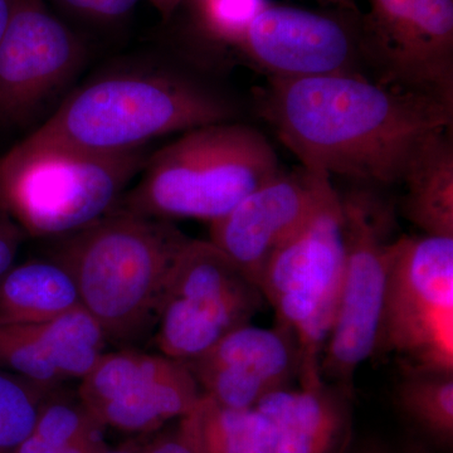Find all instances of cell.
<instances>
[{"label":"cell","instance_id":"6da1fadb","mask_svg":"<svg viewBox=\"0 0 453 453\" xmlns=\"http://www.w3.org/2000/svg\"><path fill=\"white\" fill-rule=\"evenodd\" d=\"M257 103L301 166L375 188L399 184L423 140L453 124V109L365 73L268 77Z\"/></svg>","mask_w":453,"mask_h":453},{"label":"cell","instance_id":"7a4b0ae2","mask_svg":"<svg viewBox=\"0 0 453 453\" xmlns=\"http://www.w3.org/2000/svg\"><path fill=\"white\" fill-rule=\"evenodd\" d=\"M237 116L234 101L198 74L138 61L82 83L28 136L97 153H127L160 136L235 121Z\"/></svg>","mask_w":453,"mask_h":453},{"label":"cell","instance_id":"3957f363","mask_svg":"<svg viewBox=\"0 0 453 453\" xmlns=\"http://www.w3.org/2000/svg\"><path fill=\"white\" fill-rule=\"evenodd\" d=\"M53 240L49 258L73 276L82 308L107 342L127 344L154 329L170 273L190 238L169 220L111 211Z\"/></svg>","mask_w":453,"mask_h":453},{"label":"cell","instance_id":"277c9868","mask_svg":"<svg viewBox=\"0 0 453 453\" xmlns=\"http://www.w3.org/2000/svg\"><path fill=\"white\" fill-rule=\"evenodd\" d=\"M280 172L275 149L255 127L207 125L149 155L112 211L213 223Z\"/></svg>","mask_w":453,"mask_h":453},{"label":"cell","instance_id":"5b68a950","mask_svg":"<svg viewBox=\"0 0 453 453\" xmlns=\"http://www.w3.org/2000/svg\"><path fill=\"white\" fill-rule=\"evenodd\" d=\"M148 157L146 148L97 153L27 136L0 157V211L26 237L73 234L115 210Z\"/></svg>","mask_w":453,"mask_h":453},{"label":"cell","instance_id":"8992f818","mask_svg":"<svg viewBox=\"0 0 453 453\" xmlns=\"http://www.w3.org/2000/svg\"><path fill=\"white\" fill-rule=\"evenodd\" d=\"M344 270L340 195L330 190L308 220L268 261L258 288L275 310L277 326L300 354V383L323 381L321 357L338 309Z\"/></svg>","mask_w":453,"mask_h":453},{"label":"cell","instance_id":"52a82bcc","mask_svg":"<svg viewBox=\"0 0 453 453\" xmlns=\"http://www.w3.org/2000/svg\"><path fill=\"white\" fill-rule=\"evenodd\" d=\"M344 270L338 309L321 357V377L349 384L377 353L381 309L396 228L395 204L362 186L340 196Z\"/></svg>","mask_w":453,"mask_h":453},{"label":"cell","instance_id":"ba28073f","mask_svg":"<svg viewBox=\"0 0 453 453\" xmlns=\"http://www.w3.org/2000/svg\"><path fill=\"white\" fill-rule=\"evenodd\" d=\"M380 350L395 354L405 372L453 374V237L395 238Z\"/></svg>","mask_w":453,"mask_h":453},{"label":"cell","instance_id":"9c48e42d","mask_svg":"<svg viewBox=\"0 0 453 453\" xmlns=\"http://www.w3.org/2000/svg\"><path fill=\"white\" fill-rule=\"evenodd\" d=\"M264 300L257 286L219 247L190 238L170 273L155 344L163 356L189 362L251 323Z\"/></svg>","mask_w":453,"mask_h":453},{"label":"cell","instance_id":"30bf717a","mask_svg":"<svg viewBox=\"0 0 453 453\" xmlns=\"http://www.w3.org/2000/svg\"><path fill=\"white\" fill-rule=\"evenodd\" d=\"M359 33L372 80L453 109V0H369Z\"/></svg>","mask_w":453,"mask_h":453},{"label":"cell","instance_id":"8fae6325","mask_svg":"<svg viewBox=\"0 0 453 453\" xmlns=\"http://www.w3.org/2000/svg\"><path fill=\"white\" fill-rule=\"evenodd\" d=\"M86 56L81 37L46 0H13L0 40V127L29 124L70 88Z\"/></svg>","mask_w":453,"mask_h":453},{"label":"cell","instance_id":"7c38bea8","mask_svg":"<svg viewBox=\"0 0 453 453\" xmlns=\"http://www.w3.org/2000/svg\"><path fill=\"white\" fill-rule=\"evenodd\" d=\"M80 381L77 396L91 416L131 434L179 421L203 395L186 363L133 348L105 351Z\"/></svg>","mask_w":453,"mask_h":453},{"label":"cell","instance_id":"4fadbf2b","mask_svg":"<svg viewBox=\"0 0 453 453\" xmlns=\"http://www.w3.org/2000/svg\"><path fill=\"white\" fill-rule=\"evenodd\" d=\"M234 47L250 65L275 79L365 73L359 13L314 12L266 4L244 27Z\"/></svg>","mask_w":453,"mask_h":453},{"label":"cell","instance_id":"5bb4252c","mask_svg":"<svg viewBox=\"0 0 453 453\" xmlns=\"http://www.w3.org/2000/svg\"><path fill=\"white\" fill-rule=\"evenodd\" d=\"M330 177L301 166L280 172L211 223V242L258 288L268 261L333 189Z\"/></svg>","mask_w":453,"mask_h":453},{"label":"cell","instance_id":"9a60e30c","mask_svg":"<svg viewBox=\"0 0 453 453\" xmlns=\"http://www.w3.org/2000/svg\"><path fill=\"white\" fill-rule=\"evenodd\" d=\"M203 395L231 408H253L299 377L296 342L280 326L251 323L232 330L202 356L184 362Z\"/></svg>","mask_w":453,"mask_h":453},{"label":"cell","instance_id":"2e32d148","mask_svg":"<svg viewBox=\"0 0 453 453\" xmlns=\"http://www.w3.org/2000/svg\"><path fill=\"white\" fill-rule=\"evenodd\" d=\"M107 339L97 321L80 308L40 324L0 321V369L58 388L79 380L105 353Z\"/></svg>","mask_w":453,"mask_h":453},{"label":"cell","instance_id":"e0dca14e","mask_svg":"<svg viewBox=\"0 0 453 453\" xmlns=\"http://www.w3.org/2000/svg\"><path fill=\"white\" fill-rule=\"evenodd\" d=\"M256 410L267 419L273 453H347L353 436L347 395L325 381L276 390Z\"/></svg>","mask_w":453,"mask_h":453},{"label":"cell","instance_id":"ac0fdd59","mask_svg":"<svg viewBox=\"0 0 453 453\" xmlns=\"http://www.w3.org/2000/svg\"><path fill=\"white\" fill-rule=\"evenodd\" d=\"M399 184L402 214L423 234L453 237L452 127L429 134L414 150Z\"/></svg>","mask_w":453,"mask_h":453},{"label":"cell","instance_id":"d6986e66","mask_svg":"<svg viewBox=\"0 0 453 453\" xmlns=\"http://www.w3.org/2000/svg\"><path fill=\"white\" fill-rule=\"evenodd\" d=\"M80 308L73 276L53 259L13 265L0 276L2 323H46Z\"/></svg>","mask_w":453,"mask_h":453},{"label":"cell","instance_id":"ffe728a7","mask_svg":"<svg viewBox=\"0 0 453 453\" xmlns=\"http://www.w3.org/2000/svg\"><path fill=\"white\" fill-rule=\"evenodd\" d=\"M177 428L198 453H273L270 425L255 407H226L202 395Z\"/></svg>","mask_w":453,"mask_h":453},{"label":"cell","instance_id":"44dd1931","mask_svg":"<svg viewBox=\"0 0 453 453\" xmlns=\"http://www.w3.org/2000/svg\"><path fill=\"white\" fill-rule=\"evenodd\" d=\"M396 399L405 416L438 445H452L453 374L404 372Z\"/></svg>","mask_w":453,"mask_h":453},{"label":"cell","instance_id":"7402d4cb","mask_svg":"<svg viewBox=\"0 0 453 453\" xmlns=\"http://www.w3.org/2000/svg\"><path fill=\"white\" fill-rule=\"evenodd\" d=\"M56 389L0 369V453H13L29 436L44 402Z\"/></svg>","mask_w":453,"mask_h":453},{"label":"cell","instance_id":"603a6c76","mask_svg":"<svg viewBox=\"0 0 453 453\" xmlns=\"http://www.w3.org/2000/svg\"><path fill=\"white\" fill-rule=\"evenodd\" d=\"M203 26L211 37L234 46L265 0H198Z\"/></svg>","mask_w":453,"mask_h":453},{"label":"cell","instance_id":"cb8c5ba5","mask_svg":"<svg viewBox=\"0 0 453 453\" xmlns=\"http://www.w3.org/2000/svg\"><path fill=\"white\" fill-rule=\"evenodd\" d=\"M65 13L89 25H122L133 16L140 0H50Z\"/></svg>","mask_w":453,"mask_h":453},{"label":"cell","instance_id":"d4e9b609","mask_svg":"<svg viewBox=\"0 0 453 453\" xmlns=\"http://www.w3.org/2000/svg\"><path fill=\"white\" fill-rule=\"evenodd\" d=\"M26 234L4 211H0V276L13 266Z\"/></svg>","mask_w":453,"mask_h":453},{"label":"cell","instance_id":"484cf974","mask_svg":"<svg viewBox=\"0 0 453 453\" xmlns=\"http://www.w3.org/2000/svg\"><path fill=\"white\" fill-rule=\"evenodd\" d=\"M142 453H198L178 431L157 436L142 449Z\"/></svg>","mask_w":453,"mask_h":453},{"label":"cell","instance_id":"4316f807","mask_svg":"<svg viewBox=\"0 0 453 453\" xmlns=\"http://www.w3.org/2000/svg\"><path fill=\"white\" fill-rule=\"evenodd\" d=\"M149 2L159 12L163 19L168 20L174 16L175 12L178 11V8L180 7L186 0H149Z\"/></svg>","mask_w":453,"mask_h":453},{"label":"cell","instance_id":"83f0119b","mask_svg":"<svg viewBox=\"0 0 453 453\" xmlns=\"http://www.w3.org/2000/svg\"><path fill=\"white\" fill-rule=\"evenodd\" d=\"M12 9H13V0H0V40H2L5 29H7L12 16Z\"/></svg>","mask_w":453,"mask_h":453},{"label":"cell","instance_id":"f1b7e54d","mask_svg":"<svg viewBox=\"0 0 453 453\" xmlns=\"http://www.w3.org/2000/svg\"><path fill=\"white\" fill-rule=\"evenodd\" d=\"M325 4H332L335 8L350 9V11H357L356 0H319Z\"/></svg>","mask_w":453,"mask_h":453},{"label":"cell","instance_id":"f546056e","mask_svg":"<svg viewBox=\"0 0 453 453\" xmlns=\"http://www.w3.org/2000/svg\"><path fill=\"white\" fill-rule=\"evenodd\" d=\"M98 453H142V449H135V447H118V449H109V447H105V449H101Z\"/></svg>","mask_w":453,"mask_h":453},{"label":"cell","instance_id":"4dcf8cb0","mask_svg":"<svg viewBox=\"0 0 453 453\" xmlns=\"http://www.w3.org/2000/svg\"><path fill=\"white\" fill-rule=\"evenodd\" d=\"M360 453H389V452L383 451V449H365V451H362Z\"/></svg>","mask_w":453,"mask_h":453}]
</instances>
